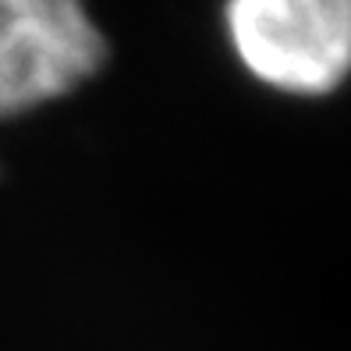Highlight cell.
<instances>
[{"mask_svg":"<svg viewBox=\"0 0 351 351\" xmlns=\"http://www.w3.org/2000/svg\"><path fill=\"white\" fill-rule=\"evenodd\" d=\"M223 43L263 89L334 96L351 78V0H220Z\"/></svg>","mask_w":351,"mask_h":351,"instance_id":"1","label":"cell"},{"mask_svg":"<svg viewBox=\"0 0 351 351\" xmlns=\"http://www.w3.org/2000/svg\"><path fill=\"white\" fill-rule=\"evenodd\" d=\"M107 57L89 0H0V121L75 96Z\"/></svg>","mask_w":351,"mask_h":351,"instance_id":"2","label":"cell"}]
</instances>
